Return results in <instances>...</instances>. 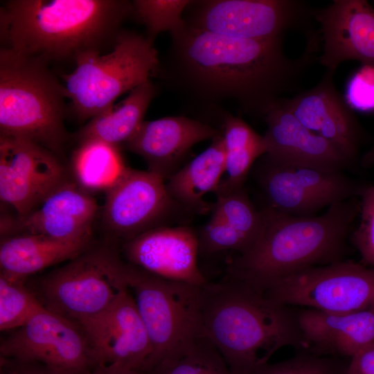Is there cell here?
<instances>
[{"mask_svg": "<svg viewBox=\"0 0 374 374\" xmlns=\"http://www.w3.org/2000/svg\"><path fill=\"white\" fill-rule=\"evenodd\" d=\"M171 34V44L154 75L197 112L224 116L233 103L242 114L265 118L301 80L319 59L318 33L306 37L303 52L289 57L283 37L235 38L184 26Z\"/></svg>", "mask_w": 374, "mask_h": 374, "instance_id": "obj_1", "label": "cell"}, {"mask_svg": "<svg viewBox=\"0 0 374 374\" xmlns=\"http://www.w3.org/2000/svg\"><path fill=\"white\" fill-rule=\"evenodd\" d=\"M132 14L125 0H8L0 8L1 47L47 63L74 62L113 47Z\"/></svg>", "mask_w": 374, "mask_h": 374, "instance_id": "obj_2", "label": "cell"}, {"mask_svg": "<svg viewBox=\"0 0 374 374\" xmlns=\"http://www.w3.org/2000/svg\"><path fill=\"white\" fill-rule=\"evenodd\" d=\"M202 334L233 374H253L278 350L308 346L297 310L227 274L202 287Z\"/></svg>", "mask_w": 374, "mask_h": 374, "instance_id": "obj_3", "label": "cell"}, {"mask_svg": "<svg viewBox=\"0 0 374 374\" xmlns=\"http://www.w3.org/2000/svg\"><path fill=\"white\" fill-rule=\"evenodd\" d=\"M359 210L353 199L335 203L312 217L292 216L265 206L256 241L228 262L226 274L265 292L285 276L343 260Z\"/></svg>", "mask_w": 374, "mask_h": 374, "instance_id": "obj_4", "label": "cell"}, {"mask_svg": "<svg viewBox=\"0 0 374 374\" xmlns=\"http://www.w3.org/2000/svg\"><path fill=\"white\" fill-rule=\"evenodd\" d=\"M66 99L48 63L0 48V133L30 140L60 157L70 139Z\"/></svg>", "mask_w": 374, "mask_h": 374, "instance_id": "obj_5", "label": "cell"}, {"mask_svg": "<svg viewBox=\"0 0 374 374\" xmlns=\"http://www.w3.org/2000/svg\"><path fill=\"white\" fill-rule=\"evenodd\" d=\"M87 51L75 60V69L60 75L69 109L80 121L90 120L114 107V101L150 80L159 58L154 42L138 33L122 30L112 51Z\"/></svg>", "mask_w": 374, "mask_h": 374, "instance_id": "obj_6", "label": "cell"}, {"mask_svg": "<svg viewBox=\"0 0 374 374\" xmlns=\"http://www.w3.org/2000/svg\"><path fill=\"white\" fill-rule=\"evenodd\" d=\"M116 240L92 244L37 282L38 299L47 310L75 322L94 317L129 290L130 263L120 256Z\"/></svg>", "mask_w": 374, "mask_h": 374, "instance_id": "obj_7", "label": "cell"}, {"mask_svg": "<svg viewBox=\"0 0 374 374\" xmlns=\"http://www.w3.org/2000/svg\"><path fill=\"white\" fill-rule=\"evenodd\" d=\"M129 289L152 346L144 368L202 334V287L168 280L130 264Z\"/></svg>", "mask_w": 374, "mask_h": 374, "instance_id": "obj_8", "label": "cell"}, {"mask_svg": "<svg viewBox=\"0 0 374 374\" xmlns=\"http://www.w3.org/2000/svg\"><path fill=\"white\" fill-rule=\"evenodd\" d=\"M186 26L240 39L283 37L289 30L311 32L316 8L300 0L191 1Z\"/></svg>", "mask_w": 374, "mask_h": 374, "instance_id": "obj_9", "label": "cell"}, {"mask_svg": "<svg viewBox=\"0 0 374 374\" xmlns=\"http://www.w3.org/2000/svg\"><path fill=\"white\" fill-rule=\"evenodd\" d=\"M286 305L348 313L374 308V267L341 260L280 278L265 291Z\"/></svg>", "mask_w": 374, "mask_h": 374, "instance_id": "obj_10", "label": "cell"}, {"mask_svg": "<svg viewBox=\"0 0 374 374\" xmlns=\"http://www.w3.org/2000/svg\"><path fill=\"white\" fill-rule=\"evenodd\" d=\"M193 215L172 197L163 177L127 167L106 191L102 222L112 239L123 242L154 228L188 225Z\"/></svg>", "mask_w": 374, "mask_h": 374, "instance_id": "obj_11", "label": "cell"}, {"mask_svg": "<svg viewBox=\"0 0 374 374\" xmlns=\"http://www.w3.org/2000/svg\"><path fill=\"white\" fill-rule=\"evenodd\" d=\"M1 359L37 363L53 374H87L97 366L80 325L44 308L0 345Z\"/></svg>", "mask_w": 374, "mask_h": 374, "instance_id": "obj_12", "label": "cell"}, {"mask_svg": "<svg viewBox=\"0 0 374 374\" xmlns=\"http://www.w3.org/2000/svg\"><path fill=\"white\" fill-rule=\"evenodd\" d=\"M251 171L265 206L296 217L315 216L324 207L360 195L363 189L342 172L279 166L263 156Z\"/></svg>", "mask_w": 374, "mask_h": 374, "instance_id": "obj_13", "label": "cell"}, {"mask_svg": "<svg viewBox=\"0 0 374 374\" xmlns=\"http://www.w3.org/2000/svg\"><path fill=\"white\" fill-rule=\"evenodd\" d=\"M67 179L60 157L27 139L0 133V199L17 216L30 213Z\"/></svg>", "mask_w": 374, "mask_h": 374, "instance_id": "obj_14", "label": "cell"}, {"mask_svg": "<svg viewBox=\"0 0 374 374\" xmlns=\"http://www.w3.org/2000/svg\"><path fill=\"white\" fill-rule=\"evenodd\" d=\"M76 323L88 340L97 366L143 372L152 346L130 289L103 312Z\"/></svg>", "mask_w": 374, "mask_h": 374, "instance_id": "obj_15", "label": "cell"}, {"mask_svg": "<svg viewBox=\"0 0 374 374\" xmlns=\"http://www.w3.org/2000/svg\"><path fill=\"white\" fill-rule=\"evenodd\" d=\"M327 70L313 87L284 98L280 104L305 127L326 139L355 163L365 133Z\"/></svg>", "mask_w": 374, "mask_h": 374, "instance_id": "obj_16", "label": "cell"}, {"mask_svg": "<svg viewBox=\"0 0 374 374\" xmlns=\"http://www.w3.org/2000/svg\"><path fill=\"white\" fill-rule=\"evenodd\" d=\"M98 211L96 199L69 179L28 214L1 217V238L23 233L60 240L91 237Z\"/></svg>", "mask_w": 374, "mask_h": 374, "instance_id": "obj_17", "label": "cell"}, {"mask_svg": "<svg viewBox=\"0 0 374 374\" xmlns=\"http://www.w3.org/2000/svg\"><path fill=\"white\" fill-rule=\"evenodd\" d=\"M128 263L161 278L204 285L197 264V231L188 225L167 226L145 231L123 241Z\"/></svg>", "mask_w": 374, "mask_h": 374, "instance_id": "obj_18", "label": "cell"}, {"mask_svg": "<svg viewBox=\"0 0 374 374\" xmlns=\"http://www.w3.org/2000/svg\"><path fill=\"white\" fill-rule=\"evenodd\" d=\"M322 53L319 63L336 71L348 60L374 66V7L366 0H333L316 9Z\"/></svg>", "mask_w": 374, "mask_h": 374, "instance_id": "obj_19", "label": "cell"}, {"mask_svg": "<svg viewBox=\"0 0 374 374\" xmlns=\"http://www.w3.org/2000/svg\"><path fill=\"white\" fill-rule=\"evenodd\" d=\"M267 161L284 166L342 172L354 164L332 143L305 127L280 101L264 118Z\"/></svg>", "mask_w": 374, "mask_h": 374, "instance_id": "obj_20", "label": "cell"}, {"mask_svg": "<svg viewBox=\"0 0 374 374\" xmlns=\"http://www.w3.org/2000/svg\"><path fill=\"white\" fill-rule=\"evenodd\" d=\"M222 132L186 116L164 117L144 121L123 147L141 157L148 170L166 180L181 168L193 145Z\"/></svg>", "mask_w": 374, "mask_h": 374, "instance_id": "obj_21", "label": "cell"}, {"mask_svg": "<svg viewBox=\"0 0 374 374\" xmlns=\"http://www.w3.org/2000/svg\"><path fill=\"white\" fill-rule=\"evenodd\" d=\"M297 315L308 350L315 354L350 358L374 343V308L348 313L308 308Z\"/></svg>", "mask_w": 374, "mask_h": 374, "instance_id": "obj_22", "label": "cell"}, {"mask_svg": "<svg viewBox=\"0 0 374 374\" xmlns=\"http://www.w3.org/2000/svg\"><path fill=\"white\" fill-rule=\"evenodd\" d=\"M92 244V236L60 240L23 233L1 238L0 272L26 280L52 265L75 258Z\"/></svg>", "mask_w": 374, "mask_h": 374, "instance_id": "obj_23", "label": "cell"}, {"mask_svg": "<svg viewBox=\"0 0 374 374\" xmlns=\"http://www.w3.org/2000/svg\"><path fill=\"white\" fill-rule=\"evenodd\" d=\"M225 172L223 132L212 139L210 145L170 177L166 182L172 197L193 215H204L211 205L204 200L208 193L217 190Z\"/></svg>", "mask_w": 374, "mask_h": 374, "instance_id": "obj_24", "label": "cell"}, {"mask_svg": "<svg viewBox=\"0 0 374 374\" xmlns=\"http://www.w3.org/2000/svg\"><path fill=\"white\" fill-rule=\"evenodd\" d=\"M157 92L150 80L141 84L119 104L93 117L75 134L78 143L97 140L123 147L143 123L145 112Z\"/></svg>", "mask_w": 374, "mask_h": 374, "instance_id": "obj_25", "label": "cell"}, {"mask_svg": "<svg viewBox=\"0 0 374 374\" xmlns=\"http://www.w3.org/2000/svg\"><path fill=\"white\" fill-rule=\"evenodd\" d=\"M225 150V172L216 196L227 195L244 187L256 161L267 151L263 136L256 133L244 120L230 113L222 123Z\"/></svg>", "mask_w": 374, "mask_h": 374, "instance_id": "obj_26", "label": "cell"}, {"mask_svg": "<svg viewBox=\"0 0 374 374\" xmlns=\"http://www.w3.org/2000/svg\"><path fill=\"white\" fill-rule=\"evenodd\" d=\"M71 163L74 181L87 192L107 191L127 168L119 148L97 140L78 143Z\"/></svg>", "mask_w": 374, "mask_h": 374, "instance_id": "obj_27", "label": "cell"}, {"mask_svg": "<svg viewBox=\"0 0 374 374\" xmlns=\"http://www.w3.org/2000/svg\"><path fill=\"white\" fill-rule=\"evenodd\" d=\"M145 374H233L216 347L201 335L170 353Z\"/></svg>", "mask_w": 374, "mask_h": 374, "instance_id": "obj_28", "label": "cell"}, {"mask_svg": "<svg viewBox=\"0 0 374 374\" xmlns=\"http://www.w3.org/2000/svg\"><path fill=\"white\" fill-rule=\"evenodd\" d=\"M24 279L0 272V330H16L45 308Z\"/></svg>", "mask_w": 374, "mask_h": 374, "instance_id": "obj_29", "label": "cell"}, {"mask_svg": "<svg viewBox=\"0 0 374 374\" xmlns=\"http://www.w3.org/2000/svg\"><path fill=\"white\" fill-rule=\"evenodd\" d=\"M216 197L211 205V215L226 222L245 237L252 247L262 228L261 209L256 207L244 187Z\"/></svg>", "mask_w": 374, "mask_h": 374, "instance_id": "obj_30", "label": "cell"}, {"mask_svg": "<svg viewBox=\"0 0 374 374\" xmlns=\"http://www.w3.org/2000/svg\"><path fill=\"white\" fill-rule=\"evenodd\" d=\"M190 2L187 0H135L132 5L134 15L146 27V37L154 42L161 32L172 33L184 26V13Z\"/></svg>", "mask_w": 374, "mask_h": 374, "instance_id": "obj_31", "label": "cell"}, {"mask_svg": "<svg viewBox=\"0 0 374 374\" xmlns=\"http://www.w3.org/2000/svg\"><path fill=\"white\" fill-rule=\"evenodd\" d=\"M349 360L298 350L292 357L258 366L253 374H348Z\"/></svg>", "mask_w": 374, "mask_h": 374, "instance_id": "obj_32", "label": "cell"}, {"mask_svg": "<svg viewBox=\"0 0 374 374\" xmlns=\"http://www.w3.org/2000/svg\"><path fill=\"white\" fill-rule=\"evenodd\" d=\"M199 255L210 256L233 251L242 254L251 247L249 240L217 216L210 220L197 231Z\"/></svg>", "mask_w": 374, "mask_h": 374, "instance_id": "obj_33", "label": "cell"}, {"mask_svg": "<svg viewBox=\"0 0 374 374\" xmlns=\"http://www.w3.org/2000/svg\"><path fill=\"white\" fill-rule=\"evenodd\" d=\"M360 196V222L351 240L362 261L374 267V186L364 187Z\"/></svg>", "mask_w": 374, "mask_h": 374, "instance_id": "obj_34", "label": "cell"}, {"mask_svg": "<svg viewBox=\"0 0 374 374\" xmlns=\"http://www.w3.org/2000/svg\"><path fill=\"white\" fill-rule=\"evenodd\" d=\"M345 100L353 109L374 112V66L362 65L348 80Z\"/></svg>", "mask_w": 374, "mask_h": 374, "instance_id": "obj_35", "label": "cell"}, {"mask_svg": "<svg viewBox=\"0 0 374 374\" xmlns=\"http://www.w3.org/2000/svg\"><path fill=\"white\" fill-rule=\"evenodd\" d=\"M348 374H374V343L350 358Z\"/></svg>", "mask_w": 374, "mask_h": 374, "instance_id": "obj_36", "label": "cell"}, {"mask_svg": "<svg viewBox=\"0 0 374 374\" xmlns=\"http://www.w3.org/2000/svg\"><path fill=\"white\" fill-rule=\"evenodd\" d=\"M3 363L10 367L15 374H53L42 365L37 363H18L1 359Z\"/></svg>", "mask_w": 374, "mask_h": 374, "instance_id": "obj_37", "label": "cell"}, {"mask_svg": "<svg viewBox=\"0 0 374 374\" xmlns=\"http://www.w3.org/2000/svg\"><path fill=\"white\" fill-rule=\"evenodd\" d=\"M87 374H143V373L123 368L114 365H98Z\"/></svg>", "mask_w": 374, "mask_h": 374, "instance_id": "obj_38", "label": "cell"}, {"mask_svg": "<svg viewBox=\"0 0 374 374\" xmlns=\"http://www.w3.org/2000/svg\"><path fill=\"white\" fill-rule=\"evenodd\" d=\"M362 164L364 167H368L374 164V143L362 157Z\"/></svg>", "mask_w": 374, "mask_h": 374, "instance_id": "obj_39", "label": "cell"}, {"mask_svg": "<svg viewBox=\"0 0 374 374\" xmlns=\"http://www.w3.org/2000/svg\"><path fill=\"white\" fill-rule=\"evenodd\" d=\"M0 374H15L13 370L8 365L1 363V373Z\"/></svg>", "mask_w": 374, "mask_h": 374, "instance_id": "obj_40", "label": "cell"}]
</instances>
